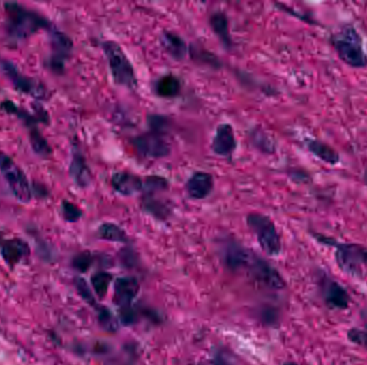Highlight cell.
<instances>
[{"label":"cell","mask_w":367,"mask_h":365,"mask_svg":"<svg viewBox=\"0 0 367 365\" xmlns=\"http://www.w3.org/2000/svg\"><path fill=\"white\" fill-rule=\"evenodd\" d=\"M139 291L140 283L135 277H119L114 284V302L121 309L131 306Z\"/></svg>","instance_id":"18"},{"label":"cell","mask_w":367,"mask_h":365,"mask_svg":"<svg viewBox=\"0 0 367 365\" xmlns=\"http://www.w3.org/2000/svg\"><path fill=\"white\" fill-rule=\"evenodd\" d=\"M159 42L165 53L175 61H183L188 54L186 41L177 33L167 31H163L159 36Z\"/></svg>","instance_id":"19"},{"label":"cell","mask_w":367,"mask_h":365,"mask_svg":"<svg viewBox=\"0 0 367 365\" xmlns=\"http://www.w3.org/2000/svg\"><path fill=\"white\" fill-rule=\"evenodd\" d=\"M159 195H142L141 208L144 212L159 221H165L172 215V207L167 201L159 199Z\"/></svg>","instance_id":"20"},{"label":"cell","mask_w":367,"mask_h":365,"mask_svg":"<svg viewBox=\"0 0 367 365\" xmlns=\"http://www.w3.org/2000/svg\"><path fill=\"white\" fill-rule=\"evenodd\" d=\"M0 254L6 264L14 268L31 255V247L21 238H3L0 241Z\"/></svg>","instance_id":"15"},{"label":"cell","mask_w":367,"mask_h":365,"mask_svg":"<svg viewBox=\"0 0 367 365\" xmlns=\"http://www.w3.org/2000/svg\"><path fill=\"white\" fill-rule=\"evenodd\" d=\"M284 365H299L298 363H295V362H286V363H284Z\"/></svg>","instance_id":"37"},{"label":"cell","mask_w":367,"mask_h":365,"mask_svg":"<svg viewBox=\"0 0 367 365\" xmlns=\"http://www.w3.org/2000/svg\"><path fill=\"white\" fill-rule=\"evenodd\" d=\"M332 45L340 61L354 69L367 67V54L362 39L352 25H345L332 36Z\"/></svg>","instance_id":"2"},{"label":"cell","mask_w":367,"mask_h":365,"mask_svg":"<svg viewBox=\"0 0 367 365\" xmlns=\"http://www.w3.org/2000/svg\"><path fill=\"white\" fill-rule=\"evenodd\" d=\"M249 272L261 284L269 287V288L279 290V289H284L286 287L284 277H281L280 273L272 265L269 264L267 261L259 256H256L255 261H253V265L249 268Z\"/></svg>","instance_id":"12"},{"label":"cell","mask_w":367,"mask_h":365,"mask_svg":"<svg viewBox=\"0 0 367 365\" xmlns=\"http://www.w3.org/2000/svg\"><path fill=\"white\" fill-rule=\"evenodd\" d=\"M209 23L211 31L220 40L223 47L225 49H230L233 47V40L231 38L228 17L223 12L216 11L211 14Z\"/></svg>","instance_id":"21"},{"label":"cell","mask_w":367,"mask_h":365,"mask_svg":"<svg viewBox=\"0 0 367 365\" xmlns=\"http://www.w3.org/2000/svg\"><path fill=\"white\" fill-rule=\"evenodd\" d=\"M247 225L256 235L261 249L271 256H277L281 252V240L272 219L263 213L253 212L247 215Z\"/></svg>","instance_id":"5"},{"label":"cell","mask_w":367,"mask_h":365,"mask_svg":"<svg viewBox=\"0 0 367 365\" xmlns=\"http://www.w3.org/2000/svg\"><path fill=\"white\" fill-rule=\"evenodd\" d=\"M365 180H366V182H367V171H366V173H365Z\"/></svg>","instance_id":"38"},{"label":"cell","mask_w":367,"mask_h":365,"mask_svg":"<svg viewBox=\"0 0 367 365\" xmlns=\"http://www.w3.org/2000/svg\"><path fill=\"white\" fill-rule=\"evenodd\" d=\"M250 139L255 147L258 148L261 153H274L276 151L274 141L263 130L253 129L251 131Z\"/></svg>","instance_id":"27"},{"label":"cell","mask_w":367,"mask_h":365,"mask_svg":"<svg viewBox=\"0 0 367 365\" xmlns=\"http://www.w3.org/2000/svg\"><path fill=\"white\" fill-rule=\"evenodd\" d=\"M306 147L313 155H316L324 163L336 165L340 162V153L333 149L331 146L327 145L322 141H317V139H308Z\"/></svg>","instance_id":"23"},{"label":"cell","mask_w":367,"mask_h":365,"mask_svg":"<svg viewBox=\"0 0 367 365\" xmlns=\"http://www.w3.org/2000/svg\"><path fill=\"white\" fill-rule=\"evenodd\" d=\"M61 213H63V219L69 223L77 222L83 215L81 208L69 201H63L61 203Z\"/></svg>","instance_id":"30"},{"label":"cell","mask_w":367,"mask_h":365,"mask_svg":"<svg viewBox=\"0 0 367 365\" xmlns=\"http://www.w3.org/2000/svg\"><path fill=\"white\" fill-rule=\"evenodd\" d=\"M348 340L367 350V329L352 328L348 331Z\"/></svg>","instance_id":"34"},{"label":"cell","mask_w":367,"mask_h":365,"mask_svg":"<svg viewBox=\"0 0 367 365\" xmlns=\"http://www.w3.org/2000/svg\"><path fill=\"white\" fill-rule=\"evenodd\" d=\"M321 299L331 310H347L350 305V295L342 284L332 277L323 274L319 280Z\"/></svg>","instance_id":"10"},{"label":"cell","mask_w":367,"mask_h":365,"mask_svg":"<svg viewBox=\"0 0 367 365\" xmlns=\"http://www.w3.org/2000/svg\"><path fill=\"white\" fill-rule=\"evenodd\" d=\"M153 91L158 97L163 99H173L181 91V83L179 77L173 75H165L157 79Z\"/></svg>","instance_id":"22"},{"label":"cell","mask_w":367,"mask_h":365,"mask_svg":"<svg viewBox=\"0 0 367 365\" xmlns=\"http://www.w3.org/2000/svg\"><path fill=\"white\" fill-rule=\"evenodd\" d=\"M5 10L7 13L6 31L8 37L12 41H22L38 33L40 29L49 31L53 27V24L45 17H42L41 14L27 9L19 3H6Z\"/></svg>","instance_id":"1"},{"label":"cell","mask_w":367,"mask_h":365,"mask_svg":"<svg viewBox=\"0 0 367 365\" xmlns=\"http://www.w3.org/2000/svg\"><path fill=\"white\" fill-rule=\"evenodd\" d=\"M112 282V275L110 273L101 271L91 275V283L93 290L99 298H105L109 290L110 284Z\"/></svg>","instance_id":"28"},{"label":"cell","mask_w":367,"mask_h":365,"mask_svg":"<svg viewBox=\"0 0 367 365\" xmlns=\"http://www.w3.org/2000/svg\"><path fill=\"white\" fill-rule=\"evenodd\" d=\"M103 49L107 57V65L114 83L125 87L128 91H137L139 83H137L135 67L123 47L117 41L107 40L103 42Z\"/></svg>","instance_id":"3"},{"label":"cell","mask_w":367,"mask_h":365,"mask_svg":"<svg viewBox=\"0 0 367 365\" xmlns=\"http://www.w3.org/2000/svg\"><path fill=\"white\" fill-rule=\"evenodd\" d=\"M169 180L165 177L151 176L144 177L143 178L142 195H158L161 193L167 192L169 189Z\"/></svg>","instance_id":"25"},{"label":"cell","mask_w":367,"mask_h":365,"mask_svg":"<svg viewBox=\"0 0 367 365\" xmlns=\"http://www.w3.org/2000/svg\"><path fill=\"white\" fill-rule=\"evenodd\" d=\"M111 185L117 194L130 197L142 193L143 178L130 171H117L112 175Z\"/></svg>","instance_id":"16"},{"label":"cell","mask_w":367,"mask_h":365,"mask_svg":"<svg viewBox=\"0 0 367 365\" xmlns=\"http://www.w3.org/2000/svg\"><path fill=\"white\" fill-rule=\"evenodd\" d=\"M29 141H31V148L38 155L42 157H49L51 155V146L40 132L37 125L29 129Z\"/></svg>","instance_id":"26"},{"label":"cell","mask_w":367,"mask_h":365,"mask_svg":"<svg viewBox=\"0 0 367 365\" xmlns=\"http://www.w3.org/2000/svg\"><path fill=\"white\" fill-rule=\"evenodd\" d=\"M315 238L323 244L335 247L337 265L347 274L359 275L363 266L367 267V247L357 243H340L334 239L316 233Z\"/></svg>","instance_id":"4"},{"label":"cell","mask_w":367,"mask_h":365,"mask_svg":"<svg viewBox=\"0 0 367 365\" xmlns=\"http://www.w3.org/2000/svg\"><path fill=\"white\" fill-rule=\"evenodd\" d=\"M0 173L7 182L14 197L22 203H28L33 199V187L21 167L13 160L0 151Z\"/></svg>","instance_id":"6"},{"label":"cell","mask_w":367,"mask_h":365,"mask_svg":"<svg viewBox=\"0 0 367 365\" xmlns=\"http://www.w3.org/2000/svg\"><path fill=\"white\" fill-rule=\"evenodd\" d=\"M3 237L1 236V233H0V241L3 240Z\"/></svg>","instance_id":"39"},{"label":"cell","mask_w":367,"mask_h":365,"mask_svg":"<svg viewBox=\"0 0 367 365\" xmlns=\"http://www.w3.org/2000/svg\"><path fill=\"white\" fill-rule=\"evenodd\" d=\"M163 133L149 131L133 139V148L145 159L158 160L171 153V145Z\"/></svg>","instance_id":"8"},{"label":"cell","mask_w":367,"mask_h":365,"mask_svg":"<svg viewBox=\"0 0 367 365\" xmlns=\"http://www.w3.org/2000/svg\"><path fill=\"white\" fill-rule=\"evenodd\" d=\"M211 365H230L228 363V361L225 360V358H223V356H220V355H217L216 357H215L214 359H213V361H211Z\"/></svg>","instance_id":"36"},{"label":"cell","mask_w":367,"mask_h":365,"mask_svg":"<svg viewBox=\"0 0 367 365\" xmlns=\"http://www.w3.org/2000/svg\"><path fill=\"white\" fill-rule=\"evenodd\" d=\"M237 147V137L232 125L230 123L219 125L211 139V151L218 157H232Z\"/></svg>","instance_id":"13"},{"label":"cell","mask_w":367,"mask_h":365,"mask_svg":"<svg viewBox=\"0 0 367 365\" xmlns=\"http://www.w3.org/2000/svg\"><path fill=\"white\" fill-rule=\"evenodd\" d=\"M121 318L125 325H131L137 320V313L131 306L123 308L121 311Z\"/></svg>","instance_id":"35"},{"label":"cell","mask_w":367,"mask_h":365,"mask_svg":"<svg viewBox=\"0 0 367 365\" xmlns=\"http://www.w3.org/2000/svg\"><path fill=\"white\" fill-rule=\"evenodd\" d=\"M214 178L211 173L207 171H195L185 183V192L189 199L195 201H202L213 192Z\"/></svg>","instance_id":"14"},{"label":"cell","mask_w":367,"mask_h":365,"mask_svg":"<svg viewBox=\"0 0 367 365\" xmlns=\"http://www.w3.org/2000/svg\"><path fill=\"white\" fill-rule=\"evenodd\" d=\"M0 69L7 79L13 84L14 88L20 93L31 95L36 100L47 99V91L43 84L40 83L37 79L24 75L11 61L0 57Z\"/></svg>","instance_id":"7"},{"label":"cell","mask_w":367,"mask_h":365,"mask_svg":"<svg viewBox=\"0 0 367 365\" xmlns=\"http://www.w3.org/2000/svg\"><path fill=\"white\" fill-rule=\"evenodd\" d=\"M98 319L101 326L107 331H115L117 329V319L111 314L109 309L97 308Z\"/></svg>","instance_id":"33"},{"label":"cell","mask_w":367,"mask_h":365,"mask_svg":"<svg viewBox=\"0 0 367 365\" xmlns=\"http://www.w3.org/2000/svg\"><path fill=\"white\" fill-rule=\"evenodd\" d=\"M71 264H73V268L79 272H87L93 264V255L89 251H84V252L79 253L73 257Z\"/></svg>","instance_id":"31"},{"label":"cell","mask_w":367,"mask_h":365,"mask_svg":"<svg viewBox=\"0 0 367 365\" xmlns=\"http://www.w3.org/2000/svg\"><path fill=\"white\" fill-rule=\"evenodd\" d=\"M147 123H149L151 131H156V132L163 133V134H167L169 127H170V121H167V118L161 115H155V114L149 115Z\"/></svg>","instance_id":"32"},{"label":"cell","mask_w":367,"mask_h":365,"mask_svg":"<svg viewBox=\"0 0 367 365\" xmlns=\"http://www.w3.org/2000/svg\"><path fill=\"white\" fill-rule=\"evenodd\" d=\"M75 289H77V294L80 295V297H81L85 302L91 305V306L97 308V303H96L95 297H93V293H91V288H89L87 281L84 280L83 277H75Z\"/></svg>","instance_id":"29"},{"label":"cell","mask_w":367,"mask_h":365,"mask_svg":"<svg viewBox=\"0 0 367 365\" xmlns=\"http://www.w3.org/2000/svg\"><path fill=\"white\" fill-rule=\"evenodd\" d=\"M223 256L225 265L231 270L250 268L257 255L233 239H225L223 244Z\"/></svg>","instance_id":"11"},{"label":"cell","mask_w":367,"mask_h":365,"mask_svg":"<svg viewBox=\"0 0 367 365\" xmlns=\"http://www.w3.org/2000/svg\"><path fill=\"white\" fill-rule=\"evenodd\" d=\"M97 233L99 238L111 241V242L126 243L128 241V236L126 231L114 223H103L98 228Z\"/></svg>","instance_id":"24"},{"label":"cell","mask_w":367,"mask_h":365,"mask_svg":"<svg viewBox=\"0 0 367 365\" xmlns=\"http://www.w3.org/2000/svg\"><path fill=\"white\" fill-rule=\"evenodd\" d=\"M47 33L51 38L52 47L49 67L57 75H61L65 70L66 63L73 53V42L66 33L59 31L54 25Z\"/></svg>","instance_id":"9"},{"label":"cell","mask_w":367,"mask_h":365,"mask_svg":"<svg viewBox=\"0 0 367 365\" xmlns=\"http://www.w3.org/2000/svg\"><path fill=\"white\" fill-rule=\"evenodd\" d=\"M69 175L73 178V182L81 187L87 189L91 185L93 180L91 169L87 164V159L77 145L73 146V157L69 166Z\"/></svg>","instance_id":"17"}]
</instances>
